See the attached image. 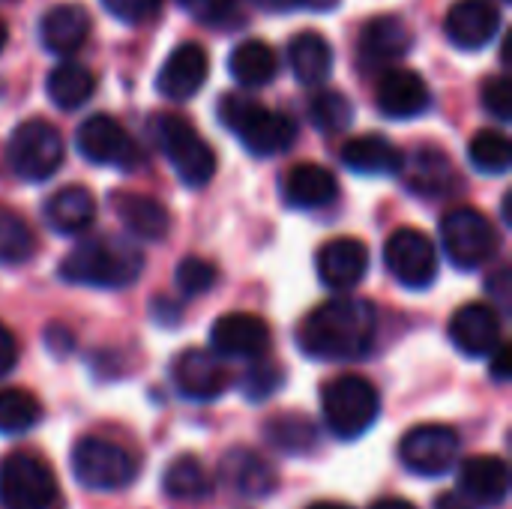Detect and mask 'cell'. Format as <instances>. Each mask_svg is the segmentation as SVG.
<instances>
[{
    "label": "cell",
    "mask_w": 512,
    "mask_h": 509,
    "mask_svg": "<svg viewBox=\"0 0 512 509\" xmlns=\"http://www.w3.org/2000/svg\"><path fill=\"white\" fill-rule=\"evenodd\" d=\"M441 243L459 270H477L498 255L501 237L486 213L474 207H456L441 219Z\"/></svg>",
    "instance_id": "cell-9"
},
{
    "label": "cell",
    "mask_w": 512,
    "mask_h": 509,
    "mask_svg": "<svg viewBox=\"0 0 512 509\" xmlns=\"http://www.w3.org/2000/svg\"><path fill=\"white\" fill-rule=\"evenodd\" d=\"M501 27V12L492 0H459L444 18L447 39L462 51H477L495 39Z\"/></svg>",
    "instance_id": "cell-17"
},
{
    "label": "cell",
    "mask_w": 512,
    "mask_h": 509,
    "mask_svg": "<svg viewBox=\"0 0 512 509\" xmlns=\"http://www.w3.org/2000/svg\"><path fill=\"white\" fill-rule=\"evenodd\" d=\"M450 339L468 357H492L501 345V315L489 303H468L453 315Z\"/></svg>",
    "instance_id": "cell-19"
},
{
    "label": "cell",
    "mask_w": 512,
    "mask_h": 509,
    "mask_svg": "<svg viewBox=\"0 0 512 509\" xmlns=\"http://www.w3.org/2000/svg\"><path fill=\"white\" fill-rule=\"evenodd\" d=\"M399 174H405V183L411 192L426 195V198H447L459 189V174L450 156L435 147H420L411 159L402 162Z\"/></svg>",
    "instance_id": "cell-22"
},
{
    "label": "cell",
    "mask_w": 512,
    "mask_h": 509,
    "mask_svg": "<svg viewBox=\"0 0 512 509\" xmlns=\"http://www.w3.org/2000/svg\"><path fill=\"white\" fill-rule=\"evenodd\" d=\"M228 72L240 87H264L276 78L279 63H276V51L261 42V39H246L240 42L231 57H228Z\"/></svg>",
    "instance_id": "cell-31"
},
{
    "label": "cell",
    "mask_w": 512,
    "mask_h": 509,
    "mask_svg": "<svg viewBox=\"0 0 512 509\" xmlns=\"http://www.w3.org/2000/svg\"><path fill=\"white\" fill-rule=\"evenodd\" d=\"M504 3H510V0H504Z\"/></svg>",
    "instance_id": "cell-54"
},
{
    "label": "cell",
    "mask_w": 512,
    "mask_h": 509,
    "mask_svg": "<svg viewBox=\"0 0 512 509\" xmlns=\"http://www.w3.org/2000/svg\"><path fill=\"white\" fill-rule=\"evenodd\" d=\"M144 270V255L138 246L123 243L117 237H96L87 243H78L63 261L60 276L72 285L117 291L129 288Z\"/></svg>",
    "instance_id": "cell-2"
},
{
    "label": "cell",
    "mask_w": 512,
    "mask_h": 509,
    "mask_svg": "<svg viewBox=\"0 0 512 509\" xmlns=\"http://www.w3.org/2000/svg\"><path fill=\"white\" fill-rule=\"evenodd\" d=\"M222 474L240 495H249V498H264L276 489L273 468L258 453L243 450V447H234L231 453H225Z\"/></svg>",
    "instance_id": "cell-30"
},
{
    "label": "cell",
    "mask_w": 512,
    "mask_h": 509,
    "mask_svg": "<svg viewBox=\"0 0 512 509\" xmlns=\"http://www.w3.org/2000/svg\"><path fill=\"white\" fill-rule=\"evenodd\" d=\"M174 279H177V288H180L186 297H198V294H207V291L216 285L219 273H216V267H213L207 258L189 255V258H183V261L177 264Z\"/></svg>",
    "instance_id": "cell-39"
},
{
    "label": "cell",
    "mask_w": 512,
    "mask_h": 509,
    "mask_svg": "<svg viewBox=\"0 0 512 509\" xmlns=\"http://www.w3.org/2000/svg\"><path fill=\"white\" fill-rule=\"evenodd\" d=\"M486 288H489V294L501 303V309H510V270L507 267H501L495 276H489V282H486Z\"/></svg>",
    "instance_id": "cell-44"
},
{
    "label": "cell",
    "mask_w": 512,
    "mask_h": 509,
    "mask_svg": "<svg viewBox=\"0 0 512 509\" xmlns=\"http://www.w3.org/2000/svg\"><path fill=\"white\" fill-rule=\"evenodd\" d=\"M207 75H210L207 51L198 42H183L162 63V69L156 75V87L165 99L183 102V99H192L204 87Z\"/></svg>",
    "instance_id": "cell-15"
},
{
    "label": "cell",
    "mask_w": 512,
    "mask_h": 509,
    "mask_svg": "<svg viewBox=\"0 0 512 509\" xmlns=\"http://www.w3.org/2000/svg\"><path fill=\"white\" fill-rule=\"evenodd\" d=\"M282 198L294 210L330 207L339 198V180L324 165L300 162V165L288 168V174L282 177Z\"/></svg>",
    "instance_id": "cell-21"
},
{
    "label": "cell",
    "mask_w": 512,
    "mask_h": 509,
    "mask_svg": "<svg viewBox=\"0 0 512 509\" xmlns=\"http://www.w3.org/2000/svg\"><path fill=\"white\" fill-rule=\"evenodd\" d=\"M153 135L156 144L162 147L165 159L171 162V168L177 171V177L192 186L201 189L213 180L216 174V153L213 147L198 135V129L180 117V114H159L153 120Z\"/></svg>",
    "instance_id": "cell-5"
},
{
    "label": "cell",
    "mask_w": 512,
    "mask_h": 509,
    "mask_svg": "<svg viewBox=\"0 0 512 509\" xmlns=\"http://www.w3.org/2000/svg\"><path fill=\"white\" fill-rule=\"evenodd\" d=\"M375 102H378V111L384 117L411 120V117H420V114L429 111L432 93H429V84H426V78L420 72H414V69H390L378 81Z\"/></svg>",
    "instance_id": "cell-16"
},
{
    "label": "cell",
    "mask_w": 512,
    "mask_h": 509,
    "mask_svg": "<svg viewBox=\"0 0 512 509\" xmlns=\"http://www.w3.org/2000/svg\"><path fill=\"white\" fill-rule=\"evenodd\" d=\"M33 255H36V237L30 225L12 210H0V264L18 267L27 264Z\"/></svg>",
    "instance_id": "cell-35"
},
{
    "label": "cell",
    "mask_w": 512,
    "mask_h": 509,
    "mask_svg": "<svg viewBox=\"0 0 512 509\" xmlns=\"http://www.w3.org/2000/svg\"><path fill=\"white\" fill-rule=\"evenodd\" d=\"M270 324L258 315L249 312H231L222 315L213 330H210V342L216 348V354L222 357H234V360H258L270 351Z\"/></svg>",
    "instance_id": "cell-13"
},
{
    "label": "cell",
    "mask_w": 512,
    "mask_h": 509,
    "mask_svg": "<svg viewBox=\"0 0 512 509\" xmlns=\"http://www.w3.org/2000/svg\"><path fill=\"white\" fill-rule=\"evenodd\" d=\"M288 60H291V69H294L297 81L306 84V87H315V84L327 81L330 72H333V48L315 30H303L288 42Z\"/></svg>",
    "instance_id": "cell-28"
},
{
    "label": "cell",
    "mask_w": 512,
    "mask_h": 509,
    "mask_svg": "<svg viewBox=\"0 0 512 509\" xmlns=\"http://www.w3.org/2000/svg\"><path fill=\"white\" fill-rule=\"evenodd\" d=\"M96 219V198L84 186H63L45 201V222L57 234H81Z\"/></svg>",
    "instance_id": "cell-27"
},
{
    "label": "cell",
    "mask_w": 512,
    "mask_h": 509,
    "mask_svg": "<svg viewBox=\"0 0 512 509\" xmlns=\"http://www.w3.org/2000/svg\"><path fill=\"white\" fill-rule=\"evenodd\" d=\"M6 165L27 183L48 180L63 165V135L42 117L18 123L6 144Z\"/></svg>",
    "instance_id": "cell-6"
},
{
    "label": "cell",
    "mask_w": 512,
    "mask_h": 509,
    "mask_svg": "<svg viewBox=\"0 0 512 509\" xmlns=\"http://www.w3.org/2000/svg\"><path fill=\"white\" fill-rule=\"evenodd\" d=\"M492 375H495V381H501V384H507L512 375V366H510V348L501 342L498 348H495V360H492Z\"/></svg>",
    "instance_id": "cell-45"
},
{
    "label": "cell",
    "mask_w": 512,
    "mask_h": 509,
    "mask_svg": "<svg viewBox=\"0 0 512 509\" xmlns=\"http://www.w3.org/2000/svg\"><path fill=\"white\" fill-rule=\"evenodd\" d=\"M90 15L84 6L78 3H57L51 6L42 21H39V39L45 45V51L57 54V57H69L78 48H84L87 36H90Z\"/></svg>",
    "instance_id": "cell-24"
},
{
    "label": "cell",
    "mask_w": 512,
    "mask_h": 509,
    "mask_svg": "<svg viewBox=\"0 0 512 509\" xmlns=\"http://www.w3.org/2000/svg\"><path fill=\"white\" fill-rule=\"evenodd\" d=\"M72 474L93 492H120L138 477V462L117 441L90 435L72 450Z\"/></svg>",
    "instance_id": "cell-7"
},
{
    "label": "cell",
    "mask_w": 512,
    "mask_h": 509,
    "mask_svg": "<svg viewBox=\"0 0 512 509\" xmlns=\"http://www.w3.org/2000/svg\"><path fill=\"white\" fill-rule=\"evenodd\" d=\"M45 93L60 111H75L84 102H90V96L96 93V75L93 69L75 60L57 63L45 78Z\"/></svg>",
    "instance_id": "cell-29"
},
{
    "label": "cell",
    "mask_w": 512,
    "mask_h": 509,
    "mask_svg": "<svg viewBox=\"0 0 512 509\" xmlns=\"http://www.w3.org/2000/svg\"><path fill=\"white\" fill-rule=\"evenodd\" d=\"M438 509H477V507H471L459 492H447V495H441V498H438Z\"/></svg>",
    "instance_id": "cell-47"
},
{
    "label": "cell",
    "mask_w": 512,
    "mask_h": 509,
    "mask_svg": "<svg viewBox=\"0 0 512 509\" xmlns=\"http://www.w3.org/2000/svg\"><path fill=\"white\" fill-rule=\"evenodd\" d=\"M300 6L315 9V12H330V9H336V6H339V0H300Z\"/></svg>",
    "instance_id": "cell-48"
},
{
    "label": "cell",
    "mask_w": 512,
    "mask_h": 509,
    "mask_svg": "<svg viewBox=\"0 0 512 509\" xmlns=\"http://www.w3.org/2000/svg\"><path fill=\"white\" fill-rule=\"evenodd\" d=\"M399 459L417 477H441L459 459V435L441 423L414 426L399 444Z\"/></svg>",
    "instance_id": "cell-12"
},
{
    "label": "cell",
    "mask_w": 512,
    "mask_h": 509,
    "mask_svg": "<svg viewBox=\"0 0 512 509\" xmlns=\"http://www.w3.org/2000/svg\"><path fill=\"white\" fill-rule=\"evenodd\" d=\"M342 162H345V168H351L354 174L381 177V174H399L405 156H402V150H399L390 138L372 132V135H357V138L345 141V147H342Z\"/></svg>",
    "instance_id": "cell-26"
},
{
    "label": "cell",
    "mask_w": 512,
    "mask_h": 509,
    "mask_svg": "<svg viewBox=\"0 0 512 509\" xmlns=\"http://www.w3.org/2000/svg\"><path fill=\"white\" fill-rule=\"evenodd\" d=\"M321 411L327 429L339 441H357L375 426L381 411V396L372 381L360 375H342L324 387Z\"/></svg>",
    "instance_id": "cell-4"
},
{
    "label": "cell",
    "mask_w": 512,
    "mask_h": 509,
    "mask_svg": "<svg viewBox=\"0 0 512 509\" xmlns=\"http://www.w3.org/2000/svg\"><path fill=\"white\" fill-rule=\"evenodd\" d=\"M483 108L501 123L512 120V84L507 75H495L483 84Z\"/></svg>",
    "instance_id": "cell-41"
},
{
    "label": "cell",
    "mask_w": 512,
    "mask_h": 509,
    "mask_svg": "<svg viewBox=\"0 0 512 509\" xmlns=\"http://www.w3.org/2000/svg\"><path fill=\"white\" fill-rule=\"evenodd\" d=\"M378 333V315L375 306L363 297H333L312 309L300 330L297 342L306 357L324 360V363H354L363 360Z\"/></svg>",
    "instance_id": "cell-1"
},
{
    "label": "cell",
    "mask_w": 512,
    "mask_h": 509,
    "mask_svg": "<svg viewBox=\"0 0 512 509\" xmlns=\"http://www.w3.org/2000/svg\"><path fill=\"white\" fill-rule=\"evenodd\" d=\"M219 120L255 156L285 153L297 138V126L288 114L273 111V108H267L258 99H249L243 93H231L219 102Z\"/></svg>",
    "instance_id": "cell-3"
},
{
    "label": "cell",
    "mask_w": 512,
    "mask_h": 509,
    "mask_svg": "<svg viewBox=\"0 0 512 509\" xmlns=\"http://www.w3.org/2000/svg\"><path fill=\"white\" fill-rule=\"evenodd\" d=\"M60 486L48 462L33 453H9L0 462V504L6 509H54Z\"/></svg>",
    "instance_id": "cell-8"
},
{
    "label": "cell",
    "mask_w": 512,
    "mask_h": 509,
    "mask_svg": "<svg viewBox=\"0 0 512 509\" xmlns=\"http://www.w3.org/2000/svg\"><path fill=\"white\" fill-rule=\"evenodd\" d=\"M6 39H9V33H6V24L0 21V51H3V45H6Z\"/></svg>",
    "instance_id": "cell-51"
},
{
    "label": "cell",
    "mask_w": 512,
    "mask_h": 509,
    "mask_svg": "<svg viewBox=\"0 0 512 509\" xmlns=\"http://www.w3.org/2000/svg\"><path fill=\"white\" fill-rule=\"evenodd\" d=\"M75 147L93 165H111L120 171H135L144 165V150L138 141L108 114L87 117L75 132Z\"/></svg>",
    "instance_id": "cell-10"
},
{
    "label": "cell",
    "mask_w": 512,
    "mask_h": 509,
    "mask_svg": "<svg viewBox=\"0 0 512 509\" xmlns=\"http://www.w3.org/2000/svg\"><path fill=\"white\" fill-rule=\"evenodd\" d=\"M42 417V405L21 387L0 390V435H24Z\"/></svg>",
    "instance_id": "cell-34"
},
{
    "label": "cell",
    "mask_w": 512,
    "mask_h": 509,
    "mask_svg": "<svg viewBox=\"0 0 512 509\" xmlns=\"http://www.w3.org/2000/svg\"><path fill=\"white\" fill-rule=\"evenodd\" d=\"M18 363V342L6 324H0V378L9 375Z\"/></svg>",
    "instance_id": "cell-43"
},
{
    "label": "cell",
    "mask_w": 512,
    "mask_h": 509,
    "mask_svg": "<svg viewBox=\"0 0 512 509\" xmlns=\"http://www.w3.org/2000/svg\"><path fill=\"white\" fill-rule=\"evenodd\" d=\"M171 378H174V387L180 390V396H186L192 402H213L231 384L228 369L210 351H201V348H189V351L177 354V360L171 366Z\"/></svg>",
    "instance_id": "cell-14"
},
{
    "label": "cell",
    "mask_w": 512,
    "mask_h": 509,
    "mask_svg": "<svg viewBox=\"0 0 512 509\" xmlns=\"http://www.w3.org/2000/svg\"><path fill=\"white\" fill-rule=\"evenodd\" d=\"M264 435L282 453H309L318 441V432L303 414H279L264 423Z\"/></svg>",
    "instance_id": "cell-33"
},
{
    "label": "cell",
    "mask_w": 512,
    "mask_h": 509,
    "mask_svg": "<svg viewBox=\"0 0 512 509\" xmlns=\"http://www.w3.org/2000/svg\"><path fill=\"white\" fill-rule=\"evenodd\" d=\"M192 12V18H198L207 27L216 30H231L243 24V3L240 0H186V6Z\"/></svg>",
    "instance_id": "cell-38"
},
{
    "label": "cell",
    "mask_w": 512,
    "mask_h": 509,
    "mask_svg": "<svg viewBox=\"0 0 512 509\" xmlns=\"http://www.w3.org/2000/svg\"><path fill=\"white\" fill-rule=\"evenodd\" d=\"M309 509H348V507H342V504H312Z\"/></svg>",
    "instance_id": "cell-52"
},
{
    "label": "cell",
    "mask_w": 512,
    "mask_h": 509,
    "mask_svg": "<svg viewBox=\"0 0 512 509\" xmlns=\"http://www.w3.org/2000/svg\"><path fill=\"white\" fill-rule=\"evenodd\" d=\"M111 204H114L117 219L132 237L159 243L171 234V213L159 198L141 195V192H117Z\"/></svg>",
    "instance_id": "cell-23"
},
{
    "label": "cell",
    "mask_w": 512,
    "mask_h": 509,
    "mask_svg": "<svg viewBox=\"0 0 512 509\" xmlns=\"http://www.w3.org/2000/svg\"><path fill=\"white\" fill-rule=\"evenodd\" d=\"M177 3H180V6H186V0H177Z\"/></svg>",
    "instance_id": "cell-53"
},
{
    "label": "cell",
    "mask_w": 512,
    "mask_h": 509,
    "mask_svg": "<svg viewBox=\"0 0 512 509\" xmlns=\"http://www.w3.org/2000/svg\"><path fill=\"white\" fill-rule=\"evenodd\" d=\"M369 273V249L357 237H336L318 252V276L330 291H351Z\"/></svg>",
    "instance_id": "cell-18"
},
{
    "label": "cell",
    "mask_w": 512,
    "mask_h": 509,
    "mask_svg": "<svg viewBox=\"0 0 512 509\" xmlns=\"http://www.w3.org/2000/svg\"><path fill=\"white\" fill-rule=\"evenodd\" d=\"M309 120H312L315 129H321L327 135H336V132H345L351 126L354 105L339 90H318L309 99Z\"/></svg>",
    "instance_id": "cell-37"
},
{
    "label": "cell",
    "mask_w": 512,
    "mask_h": 509,
    "mask_svg": "<svg viewBox=\"0 0 512 509\" xmlns=\"http://www.w3.org/2000/svg\"><path fill=\"white\" fill-rule=\"evenodd\" d=\"M162 489L174 501H201V498H210L213 480L198 459L183 456V459L168 465V471L162 477Z\"/></svg>",
    "instance_id": "cell-32"
},
{
    "label": "cell",
    "mask_w": 512,
    "mask_h": 509,
    "mask_svg": "<svg viewBox=\"0 0 512 509\" xmlns=\"http://www.w3.org/2000/svg\"><path fill=\"white\" fill-rule=\"evenodd\" d=\"M102 6L123 24H147L159 15L162 0H102Z\"/></svg>",
    "instance_id": "cell-42"
},
{
    "label": "cell",
    "mask_w": 512,
    "mask_h": 509,
    "mask_svg": "<svg viewBox=\"0 0 512 509\" xmlns=\"http://www.w3.org/2000/svg\"><path fill=\"white\" fill-rule=\"evenodd\" d=\"M414 48V30L399 15H375L360 30V57L372 63H393Z\"/></svg>",
    "instance_id": "cell-25"
},
{
    "label": "cell",
    "mask_w": 512,
    "mask_h": 509,
    "mask_svg": "<svg viewBox=\"0 0 512 509\" xmlns=\"http://www.w3.org/2000/svg\"><path fill=\"white\" fill-rule=\"evenodd\" d=\"M285 381V372L279 366H270V363H255L249 372H246V396L252 402H261L267 396H273Z\"/></svg>",
    "instance_id": "cell-40"
},
{
    "label": "cell",
    "mask_w": 512,
    "mask_h": 509,
    "mask_svg": "<svg viewBox=\"0 0 512 509\" xmlns=\"http://www.w3.org/2000/svg\"><path fill=\"white\" fill-rule=\"evenodd\" d=\"M252 3L264 12H291L294 6H300V0H252Z\"/></svg>",
    "instance_id": "cell-46"
},
{
    "label": "cell",
    "mask_w": 512,
    "mask_h": 509,
    "mask_svg": "<svg viewBox=\"0 0 512 509\" xmlns=\"http://www.w3.org/2000/svg\"><path fill=\"white\" fill-rule=\"evenodd\" d=\"M372 509H417L411 501H405V498H384V501H378Z\"/></svg>",
    "instance_id": "cell-49"
},
{
    "label": "cell",
    "mask_w": 512,
    "mask_h": 509,
    "mask_svg": "<svg viewBox=\"0 0 512 509\" xmlns=\"http://www.w3.org/2000/svg\"><path fill=\"white\" fill-rule=\"evenodd\" d=\"M471 165L483 174H507L512 165L510 138L498 129H483L468 144Z\"/></svg>",
    "instance_id": "cell-36"
},
{
    "label": "cell",
    "mask_w": 512,
    "mask_h": 509,
    "mask_svg": "<svg viewBox=\"0 0 512 509\" xmlns=\"http://www.w3.org/2000/svg\"><path fill=\"white\" fill-rule=\"evenodd\" d=\"M384 261L393 279L411 291H423L438 276V249L417 228H399L384 246Z\"/></svg>",
    "instance_id": "cell-11"
},
{
    "label": "cell",
    "mask_w": 512,
    "mask_h": 509,
    "mask_svg": "<svg viewBox=\"0 0 512 509\" xmlns=\"http://www.w3.org/2000/svg\"><path fill=\"white\" fill-rule=\"evenodd\" d=\"M510 204H512V192H507V195H504V201H501V213H504V222H507V225L512 222Z\"/></svg>",
    "instance_id": "cell-50"
},
{
    "label": "cell",
    "mask_w": 512,
    "mask_h": 509,
    "mask_svg": "<svg viewBox=\"0 0 512 509\" xmlns=\"http://www.w3.org/2000/svg\"><path fill=\"white\" fill-rule=\"evenodd\" d=\"M471 507H498L510 495V468L498 456H474L459 471L456 489Z\"/></svg>",
    "instance_id": "cell-20"
}]
</instances>
